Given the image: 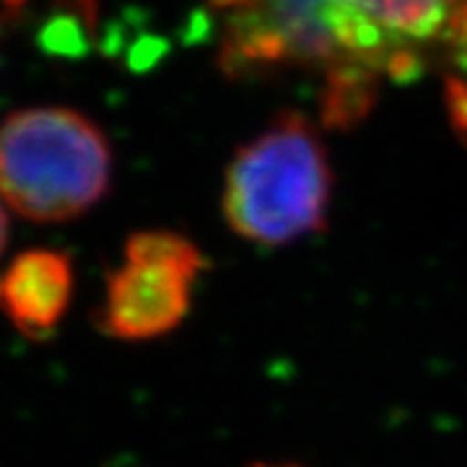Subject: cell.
Instances as JSON below:
<instances>
[{"instance_id": "obj_4", "label": "cell", "mask_w": 467, "mask_h": 467, "mask_svg": "<svg viewBox=\"0 0 467 467\" xmlns=\"http://www.w3.org/2000/svg\"><path fill=\"white\" fill-rule=\"evenodd\" d=\"M203 270V253L182 234H131L122 263L108 277L96 317L100 332L117 341H150L170 334L189 315Z\"/></svg>"}, {"instance_id": "obj_5", "label": "cell", "mask_w": 467, "mask_h": 467, "mask_svg": "<svg viewBox=\"0 0 467 467\" xmlns=\"http://www.w3.org/2000/svg\"><path fill=\"white\" fill-rule=\"evenodd\" d=\"M74 294V267L65 253L34 248L0 272V313L17 332L46 338L56 332Z\"/></svg>"}, {"instance_id": "obj_6", "label": "cell", "mask_w": 467, "mask_h": 467, "mask_svg": "<svg viewBox=\"0 0 467 467\" xmlns=\"http://www.w3.org/2000/svg\"><path fill=\"white\" fill-rule=\"evenodd\" d=\"M446 105H449L451 122L455 131L467 139V60L455 67V74L449 77L446 84Z\"/></svg>"}, {"instance_id": "obj_7", "label": "cell", "mask_w": 467, "mask_h": 467, "mask_svg": "<svg viewBox=\"0 0 467 467\" xmlns=\"http://www.w3.org/2000/svg\"><path fill=\"white\" fill-rule=\"evenodd\" d=\"M5 241H7V217L3 205H0V253H3V248H5Z\"/></svg>"}, {"instance_id": "obj_9", "label": "cell", "mask_w": 467, "mask_h": 467, "mask_svg": "<svg viewBox=\"0 0 467 467\" xmlns=\"http://www.w3.org/2000/svg\"><path fill=\"white\" fill-rule=\"evenodd\" d=\"M251 467H296V465H267V462H260V465H251Z\"/></svg>"}, {"instance_id": "obj_2", "label": "cell", "mask_w": 467, "mask_h": 467, "mask_svg": "<svg viewBox=\"0 0 467 467\" xmlns=\"http://www.w3.org/2000/svg\"><path fill=\"white\" fill-rule=\"evenodd\" d=\"M334 172L320 130L282 112L236 150L224 177V217L260 246H286L325 229Z\"/></svg>"}, {"instance_id": "obj_3", "label": "cell", "mask_w": 467, "mask_h": 467, "mask_svg": "<svg viewBox=\"0 0 467 467\" xmlns=\"http://www.w3.org/2000/svg\"><path fill=\"white\" fill-rule=\"evenodd\" d=\"M110 179V141L79 110L26 108L0 124V196L26 220L84 215Z\"/></svg>"}, {"instance_id": "obj_1", "label": "cell", "mask_w": 467, "mask_h": 467, "mask_svg": "<svg viewBox=\"0 0 467 467\" xmlns=\"http://www.w3.org/2000/svg\"><path fill=\"white\" fill-rule=\"evenodd\" d=\"M210 10L232 79L315 74L334 130L360 122L381 84L467 60V0H210Z\"/></svg>"}, {"instance_id": "obj_8", "label": "cell", "mask_w": 467, "mask_h": 467, "mask_svg": "<svg viewBox=\"0 0 467 467\" xmlns=\"http://www.w3.org/2000/svg\"><path fill=\"white\" fill-rule=\"evenodd\" d=\"M25 3H26V0H5L7 7H22Z\"/></svg>"}]
</instances>
